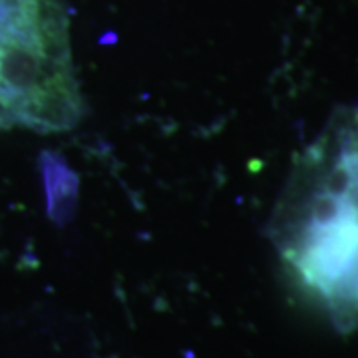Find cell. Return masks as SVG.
<instances>
[{
  "instance_id": "obj_1",
  "label": "cell",
  "mask_w": 358,
  "mask_h": 358,
  "mask_svg": "<svg viewBox=\"0 0 358 358\" xmlns=\"http://www.w3.org/2000/svg\"><path fill=\"white\" fill-rule=\"evenodd\" d=\"M285 273L341 333L358 331V106L294 157L268 221Z\"/></svg>"
}]
</instances>
